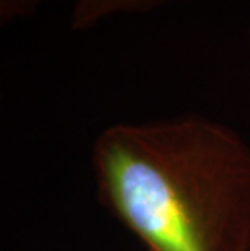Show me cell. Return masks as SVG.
<instances>
[{
  "label": "cell",
  "instance_id": "6da1fadb",
  "mask_svg": "<svg viewBox=\"0 0 250 251\" xmlns=\"http://www.w3.org/2000/svg\"><path fill=\"white\" fill-rule=\"evenodd\" d=\"M99 202L146 251H250V146L198 114L115 124L93 146Z\"/></svg>",
  "mask_w": 250,
  "mask_h": 251
},
{
  "label": "cell",
  "instance_id": "3957f363",
  "mask_svg": "<svg viewBox=\"0 0 250 251\" xmlns=\"http://www.w3.org/2000/svg\"><path fill=\"white\" fill-rule=\"evenodd\" d=\"M46 2L49 0H0V26L5 28L17 20L33 18Z\"/></svg>",
  "mask_w": 250,
  "mask_h": 251
},
{
  "label": "cell",
  "instance_id": "7a4b0ae2",
  "mask_svg": "<svg viewBox=\"0 0 250 251\" xmlns=\"http://www.w3.org/2000/svg\"><path fill=\"white\" fill-rule=\"evenodd\" d=\"M171 2L174 0H73L70 28L73 31H91L115 15L150 13Z\"/></svg>",
  "mask_w": 250,
  "mask_h": 251
}]
</instances>
